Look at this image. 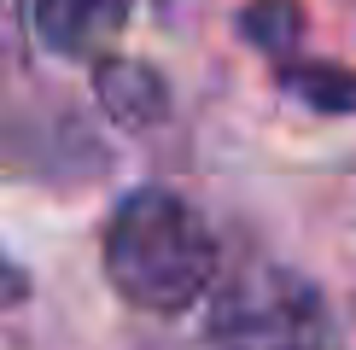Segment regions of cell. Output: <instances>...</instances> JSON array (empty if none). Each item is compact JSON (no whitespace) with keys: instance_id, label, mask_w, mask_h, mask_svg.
Here are the masks:
<instances>
[{"instance_id":"obj_1","label":"cell","mask_w":356,"mask_h":350,"mask_svg":"<svg viewBox=\"0 0 356 350\" xmlns=\"http://www.w3.org/2000/svg\"><path fill=\"white\" fill-rule=\"evenodd\" d=\"M106 274L135 310L181 315L216 281V233L187 199L140 187L106 222Z\"/></svg>"},{"instance_id":"obj_2","label":"cell","mask_w":356,"mask_h":350,"mask_svg":"<svg viewBox=\"0 0 356 350\" xmlns=\"http://www.w3.org/2000/svg\"><path fill=\"white\" fill-rule=\"evenodd\" d=\"M211 350H327L333 315L316 281L280 262H251L216 292L204 321Z\"/></svg>"},{"instance_id":"obj_3","label":"cell","mask_w":356,"mask_h":350,"mask_svg":"<svg viewBox=\"0 0 356 350\" xmlns=\"http://www.w3.org/2000/svg\"><path fill=\"white\" fill-rule=\"evenodd\" d=\"M129 6L135 0H35L29 18H35V41L53 58H99L123 35Z\"/></svg>"},{"instance_id":"obj_4","label":"cell","mask_w":356,"mask_h":350,"mask_svg":"<svg viewBox=\"0 0 356 350\" xmlns=\"http://www.w3.org/2000/svg\"><path fill=\"white\" fill-rule=\"evenodd\" d=\"M94 94L123 128H152L170 111V88L152 65L140 58H99L94 65Z\"/></svg>"},{"instance_id":"obj_5","label":"cell","mask_w":356,"mask_h":350,"mask_svg":"<svg viewBox=\"0 0 356 350\" xmlns=\"http://www.w3.org/2000/svg\"><path fill=\"white\" fill-rule=\"evenodd\" d=\"M275 82L321 117H350L356 111V76L345 65H327V58H280Z\"/></svg>"},{"instance_id":"obj_6","label":"cell","mask_w":356,"mask_h":350,"mask_svg":"<svg viewBox=\"0 0 356 350\" xmlns=\"http://www.w3.org/2000/svg\"><path fill=\"white\" fill-rule=\"evenodd\" d=\"M240 35L280 65V58H292V47L304 35V6L298 0H245L240 6Z\"/></svg>"},{"instance_id":"obj_7","label":"cell","mask_w":356,"mask_h":350,"mask_svg":"<svg viewBox=\"0 0 356 350\" xmlns=\"http://www.w3.org/2000/svg\"><path fill=\"white\" fill-rule=\"evenodd\" d=\"M24 298H29V274H24L6 251H0V315H6V310H18Z\"/></svg>"}]
</instances>
